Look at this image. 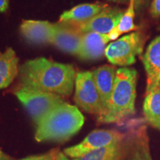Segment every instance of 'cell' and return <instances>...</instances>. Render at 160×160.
Masks as SVG:
<instances>
[{"label":"cell","mask_w":160,"mask_h":160,"mask_svg":"<svg viewBox=\"0 0 160 160\" xmlns=\"http://www.w3.org/2000/svg\"><path fill=\"white\" fill-rule=\"evenodd\" d=\"M76 76L73 65L39 57L28 60L20 66L19 81L20 88L69 97Z\"/></svg>","instance_id":"6da1fadb"},{"label":"cell","mask_w":160,"mask_h":160,"mask_svg":"<svg viewBox=\"0 0 160 160\" xmlns=\"http://www.w3.org/2000/svg\"><path fill=\"white\" fill-rule=\"evenodd\" d=\"M85 117L75 105L64 102L53 109L37 125L38 142H65L81 130Z\"/></svg>","instance_id":"7a4b0ae2"},{"label":"cell","mask_w":160,"mask_h":160,"mask_svg":"<svg viewBox=\"0 0 160 160\" xmlns=\"http://www.w3.org/2000/svg\"><path fill=\"white\" fill-rule=\"evenodd\" d=\"M137 72L133 68H121L116 72L115 82L108 111L98 121L113 123L135 113Z\"/></svg>","instance_id":"3957f363"},{"label":"cell","mask_w":160,"mask_h":160,"mask_svg":"<svg viewBox=\"0 0 160 160\" xmlns=\"http://www.w3.org/2000/svg\"><path fill=\"white\" fill-rule=\"evenodd\" d=\"M14 94L37 126L52 110L63 103L61 96L37 90L19 88Z\"/></svg>","instance_id":"277c9868"},{"label":"cell","mask_w":160,"mask_h":160,"mask_svg":"<svg viewBox=\"0 0 160 160\" xmlns=\"http://www.w3.org/2000/svg\"><path fill=\"white\" fill-rule=\"evenodd\" d=\"M145 37L139 32L125 35L110 43L105 56L112 65L129 66L136 62V57L142 53Z\"/></svg>","instance_id":"5b68a950"},{"label":"cell","mask_w":160,"mask_h":160,"mask_svg":"<svg viewBox=\"0 0 160 160\" xmlns=\"http://www.w3.org/2000/svg\"><path fill=\"white\" fill-rule=\"evenodd\" d=\"M125 136L115 130H94L77 145L64 150L63 153L72 159H77L96 150L123 142Z\"/></svg>","instance_id":"8992f818"},{"label":"cell","mask_w":160,"mask_h":160,"mask_svg":"<svg viewBox=\"0 0 160 160\" xmlns=\"http://www.w3.org/2000/svg\"><path fill=\"white\" fill-rule=\"evenodd\" d=\"M74 101L88 113L98 117L102 114L101 102L92 71L79 72L76 76Z\"/></svg>","instance_id":"52a82bcc"},{"label":"cell","mask_w":160,"mask_h":160,"mask_svg":"<svg viewBox=\"0 0 160 160\" xmlns=\"http://www.w3.org/2000/svg\"><path fill=\"white\" fill-rule=\"evenodd\" d=\"M124 11L118 8L106 7L100 13L85 23L71 24L82 33H93L109 34L119 24Z\"/></svg>","instance_id":"ba28073f"},{"label":"cell","mask_w":160,"mask_h":160,"mask_svg":"<svg viewBox=\"0 0 160 160\" xmlns=\"http://www.w3.org/2000/svg\"><path fill=\"white\" fill-rule=\"evenodd\" d=\"M82 36L83 33L71 24L59 22L54 24V33L51 44L65 53L77 56Z\"/></svg>","instance_id":"9c48e42d"},{"label":"cell","mask_w":160,"mask_h":160,"mask_svg":"<svg viewBox=\"0 0 160 160\" xmlns=\"http://www.w3.org/2000/svg\"><path fill=\"white\" fill-rule=\"evenodd\" d=\"M116 72L117 70L115 67L108 65L97 68L92 71L101 102L102 114L98 118L105 115L108 109L112 91L114 86Z\"/></svg>","instance_id":"30bf717a"},{"label":"cell","mask_w":160,"mask_h":160,"mask_svg":"<svg viewBox=\"0 0 160 160\" xmlns=\"http://www.w3.org/2000/svg\"><path fill=\"white\" fill-rule=\"evenodd\" d=\"M19 30L24 39L29 43L51 44L54 33V24L42 20H23Z\"/></svg>","instance_id":"8fae6325"},{"label":"cell","mask_w":160,"mask_h":160,"mask_svg":"<svg viewBox=\"0 0 160 160\" xmlns=\"http://www.w3.org/2000/svg\"><path fill=\"white\" fill-rule=\"evenodd\" d=\"M142 62L147 75L148 92L160 85V35L149 44Z\"/></svg>","instance_id":"7c38bea8"},{"label":"cell","mask_w":160,"mask_h":160,"mask_svg":"<svg viewBox=\"0 0 160 160\" xmlns=\"http://www.w3.org/2000/svg\"><path fill=\"white\" fill-rule=\"evenodd\" d=\"M111 41L108 34L90 33H83L81 47L77 57L83 60H97L105 54L107 45Z\"/></svg>","instance_id":"4fadbf2b"},{"label":"cell","mask_w":160,"mask_h":160,"mask_svg":"<svg viewBox=\"0 0 160 160\" xmlns=\"http://www.w3.org/2000/svg\"><path fill=\"white\" fill-rule=\"evenodd\" d=\"M108 6V5L99 2L81 4L62 13L59 17V22L85 23L94 17Z\"/></svg>","instance_id":"5bb4252c"},{"label":"cell","mask_w":160,"mask_h":160,"mask_svg":"<svg viewBox=\"0 0 160 160\" xmlns=\"http://www.w3.org/2000/svg\"><path fill=\"white\" fill-rule=\"evenodd\" d=\"M19 58L12 48L0 51V90L8 88L19 75Z\"/></svg>","instance_id":"9a60e30c"},{"label":"cell","mask_w":160,"mask_h":160,"mask_svg":"<svg viewBox=\"0 0 160 160\" xmlns=\"http://www.w3.org/2000/svg\"><path fill=\"white\" fill-rule=\"evenodd\" d=\"M143 110L147 121L157 128L160 123V86L146 92Z\"/></svg>","instance_id":"2e32d148"},{"label":"cell","mask_w":160,"mask_h":160,"mask_svg":"<svg viewBox=\"0 0 160 160\" xmlns=\"http://www.w3.org/2000/svg\"><path fill=\"white\" fill-rule=\"evenodd\" d=\"M125 151L123 142L107 146L90 152L82 157L73 160H122Z\"/></svg>","instance_id":"e0dca14e"},{"label":"cell","mask_w":160,"mask_h":160,"mask_svg":"<svg viewBox=\"0 0 160 160\" xmlns=\"http://www.w3.org/2000/svg\"><path fill=\"white\" fill-rule=\"evenodd\" d=\"M135 10L134 0H129L128 8L124 12L119 24L108 34L111 40L117 39L122 33H129L137 29V25L134 24Z\"/></svg>","instance_id":"ac0fdd59"},{"label":"cell","mask_w":160,"mask_h":160,"mask_svg":"<svg viewBox=\"0 0 160 160\" xmlns=\"http://www.w3.org/2000/svg\"><path fill=\"white\" fill-rule=\"evenodd\" d=\"M128 160H153L146 135H140L137 139Z\"/></svg>","instance_id":"d6986e66"},{"label":"cell","mask_w":160,"mask_h":160,"mask_svg":"<svg viewBox=\"0 0 160 160\" xmlns=\"http://www.w3.org/2000/svg\"><path fill=\"white\" fill-rule=\"evenodd\" d=\"M60 151L59 149H52L42 154L32 155L18 160H58Z\"/></svg>","instance_id":"ffe728a7"},{"label":"cell","mask_w":160,"mask_h":160,"mask_svg":"<svg viewBox=\"0 0 160 160\" xmlns=\"http://www.w3.org/2000/svg\"><path fill=\"white\" fill-rule=\"evenodd\" d=\"M150 13L153 18L160 17V0H153L151 8H150Z\"/></svg>","instance_id":"44dd1931"},{"label":"cell","mask_w":160,"mask_h":160,"mask_svg":"<svg viewBox=\"0 0 160 160\" xmlns=\"http://www.w3.org/2000/svg\"><path fill=\"white\" fill-rule=\"evenodd\" d=\"M148 1L149 0H134L136 10H137V11L141 10L142 8H144L147 5Z\"/></svg>","instance_id":"7402d4cb"},{"label":"cell","mask_w":160,"mask_h":160,"mask_svg":"<svg viewBox=\"0 0 160 160\" xmlns=\"http://www.w3.org/2000/svg\"><path fill=\"white\" fill-rule=\"evenodd\" d=\"M9 0H0V13H4L8 8Z\"/></svg>","instance_id":"603a6c76"},{"label":"cell","mask_w":160,"mask_h":160,"mask_svg":"<svg viewBox=\"0 0 160 160\" xmlns=\"http://www.w3.org/2000/svg\"><path fill=\"white\" fill-rule=\"evenodd\" d=\"M0 160H14L9 155L6 154L5 153L0 149Z\"/></svg>","instance_id":"cb8c5ba5"},{"label":"cell","mask_w":160,"mask_h":160,"mask_svg":"<svg viewBox=\"0 0 160 160\" xmlns=\"http://www.w3.org/2000/svg\"><path fill=\"white\" fill-rule=\"evenodd\" d=\"M58 160H70V159H68V157L65 154V153H61V152H60Z\"/></svg>","instance_id":"d4e9b609"},{"label":"cell","mask_w":160,"mask_h":160,"mask_svg":"<svg viewBox=\"0 0 160 160\" xmlns=\"http://www.w3.org/2000/svg\"><path fill=\"white\" fill-rule=\"evenodd\" d=\"M109 1L116 2H127L129 0H109Z\"/></svg>","instance_id":"484cf974"},{"label":"cell","mask_w":160,"mask_h":160,"mask_svg":"<svg viewBox=\"0 0 160 160\" xmlns=\"http://www.w3.org/2000/svg\"><path fill=\"white\" fill-rule=\"evenodd\" d=\"M158 129H159L160 130V123H159V126H158V128H157Z\"/></svg>","instance_id":"4316f807"}]
</instances>
